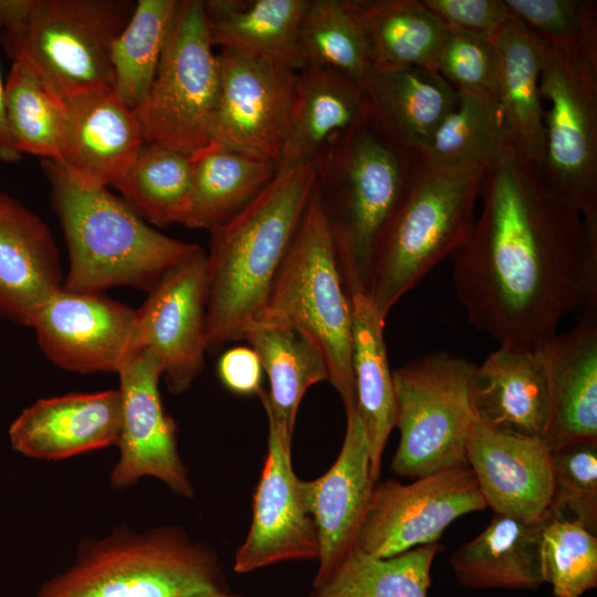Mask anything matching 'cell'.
Masks as SVG:
<instances>
[{
    "instance_id": "obj_43",
    "label": "cell",
    "mask_w": 597,
    "mask_h": 597,
    "mask_svg": "<svg viewBox=\"0 0 597 597\" xmlns=\"http://www.w3.org/2000/svg\"><path fill=\"white\" fill-rule=\"evenodd\" d=\"M437 71L457 91L496 101V57L491 39L447 29Z\"/></svg>"
},
{
    "instance_id": "obj_1",
    "label": "cell",
    "mask_w": 597,
    "mask_h": 597,
    "mask_svg": "<svg viewBox=\"0 0 597 597\" xmlns=\"http://www.w3.org/2000/svg\"><path fill=\"white\" fill-rule=\"evenodd\" d=\"M480 198L479 218L450 256L458 300L499 347L543 346L578 306L597 218L584 219L510 140L486 166Z\"/></svg>"
},
{
    "instance_id": "obj_21",
    "label": "cell",
    "mask_w": 597,
    "mask_h": 597,
    "mask_svg": "<svg viewBox=\"0 0 597 597\" xmlns=\"http://www.w3.org/2000/svg\"><path fill=\"white\" fill-rule=\"evenodd\" d=\"M64 103L66 134L56 163L83 187L114 186L145 145L134 111L112 90L73 96Z\"/></svg>"
},
{
    "instance_id": "obj_22",
    "label": "cell",
    "mask_w": 597,
    "mask_h": 597,
    "mask_svg": "<svg viewBox=\"0 0 597 597\" xmlns=\"http://www.w3.org/2000/svg\"><path fill=\"white\" fill-rule=\"evenodd\" d=\"M119 426L117 388L40 399L21 412L9 433L22 454L61 460L116 444Z\"/></svg>"
},
{
    "instance_id": "obj_8",
    "label": "cell",
    "mask_w": 597,
    "mask_h": 597,
    "mask_svg": "<svg viewBox=\"0 0 597 597\" xmlns=\"http://www.w3.org/2000/svg\"><path fill=\"white\" fill-rule=\"evenodd\" d=\"M214 590H227L214 553L165 527L143 534L118 530L85 544L38 597H195Z\"/></svg>"
},
{
    "instance_id": "obj_4",
    "label": "cell",
    "mask_w": 597,
    "mask_h": 597,
    "mask_svg": "<svg viewBox=\"0 0 597 597\" xmlns=\"http://www.w3.org/2000/svg\"><path fill=\"white\" fill-rule=\"evenodd\" d=\"M420 165L369 121L337 136L323 153L320 185L348 298L367 294L377 241Z\"/></svg>"
},
{
    "instance_id": "obj_44",
    "label": "cell",
    "mask_w": 597,
    "mask_h": 597,
    "mask_svg": "<svg viewBox=\"0 0 597 597\" xmlns=\"http://www.w3.org/2000/svg\"><path fill=\"white\" fill-rule=\"evenodd\" d=\"M450 30L493 40L511 19L504 0H421Z\"/></svg>"
},
{
    "instance_id": "obj_11",
    "label": "cell",
    "mask_w": 597,
    "mask_h": 597,
    "mask_svg": "<svg viewBox=\"0 0 597 597\" xmlns=\"http://www.w3.org/2000/svg\"><path fill=\"white\" fill-rule=\"evenodd\" d=\"M542 44V170L584 219L597 217V63Z\"/></svg>"
},
{
    "instance_id": "obj_9",
    "label": "cell",
    "mask_w": 597,
    "mask_h": 597,
    "mask_svg": "<svg viewBox=\"0 0 597 597\" xmlns=\"http://www.w3.org/2000/svg\"><path fill=\"white\" fill-rule=\"evenodd\" d=\"M474 364L447 353H430L392 373L395 427L400 440L391 462L399 476L418 479L465 465L473 413L469 378Z\"/></svg>"
},
{
    "instance_id": "obj_31",
    "label": "cell",
    "mask_w": 597,
    "mask_h": 597,
    "mask_svg": "<svg viewBox=\"0 0 597 597\" xmlns=\"http://www.w3.org/2000/svg\"><path fill=\"white\" fill-rule=\"evenodd\" d=\"M243 339L256 353L269 378L270 390L258 392L264 409L293 433L305 392L313 385L328 380L323 354L306 335L289 326L255 322Z\"/></svg>"
},
{
    "instance_id": "obj_40",
    "label": "cell",
    "mask_w": 597,
    "mask_h": 597,
    "mask_svg": "<svg viewBox=\"0 0 597 597\" xmlns=\"http://www.w3.org/2000/svg\"><path fill=\"white\" fill-rule=\"evenodd\" d=\"M511 15L553 50L597 63V6L586 0H504Z\"/></svg>"
},
{
    "instance_id": "obj_37",
    "label": "cell",
    "mask_w": 597,
    "mask_h": 597,
    "mask_svg": "<svg viewBox=\"0 0 597 597\" xmlns=\"http://www.w3.org/2000/svg\"><path fill=\"white\" fill-rule=\"evenodd\" d=\"M192 159L158 144H145L114 184L122 198L148 223L184 224L190 205Z\"/></svg>"
},
{
    "instance_id": "obj_29",
    "label": "cell",
    "mask_w": 597,
    "mask_h": 597,
    "mask_svg": "<svg viewBox=\"0 0 597 597\" xmlns=\"http://www.w3.org/2000/svg\"><path fill=\"white\" fill-rule=\"evenodd\" d=\"M308 0H208L203 9L212 46L302 67L297 33Z\"/></svg>"
},
{
    "instance_id": "obj_23",
    "label": "cell",
    "mask_w": 597,
    "mask_h": 597,
    "mask_svg": "<svg viewBox=\"0 0 597 597\" xmlns=\"http://www.w3.org/2000/svg\"><path fill=\"white\" fill-rule=\"evenodd\" d=\"M62 286L50 229L21 201L0 190V317L28 325L35 308Z\"/></svg>"
},
{
    "instance_id": "obj_18",
    "label": "cell",
    "mask_w": 597,
    "mask_h": 597,
    "mask_svg": "<svg viewBox=\"0 0 597 597\" xmlns=\"http://www.w3.org/2000/svg\"><path fill=\"white\" fill-rule=\"evenodd\" d=\"M465 458L493 513L526 521L552 516V451L543 438L501 432L473 418Z\"/></svg>"
},
{
    "instance_id": "obj_2",
    "label": "cell",
    "mask_w": 597,
    "mask_h": 597,
    "mask_svg": "<svg viewBox=\"0 0 597 597\" xmlns=\"http://www.w3.org/2000/svg\"><path fill=\"white\" fill-rule=\"evenodd\" d=\"M323 168V155L280 169L241 210L210 231L206 253L208 350L243 339L256 322Z\"/></svg>"
},
{
    "instance_id": "obj_30",
    "label": "cell",
    "mask_w": 597,
    "mask_h": 597,
    "mask_svg": "<svg viewBox=\"0 0 597 597\" xmlns=\"http://www.w3.org/2000/svg\"><path fill=\"white\" fill-rule=\"evenodd\" d=\"M349 301L355 410L366 433L376 481L380 473L383 452L396 421L392 373L384 338L385 318L367 294H354Z\"/></svg>"
},
{
    "instance_id": "obj_17",
    "label": "cell",
    "mask_w": 597,
    "mask_h": 597,
    "mask_svg": "<svg viewBox=\"0 0 597 597\" xmlns=\"http://www.w3.org/2000/svg\"><path fill=\"white\" fill-rule=\"evenodd\" d=\"M137 310L140 352L160 364L170 392L186 391L203 368L208 350L206 252L175 269Z\"/></svg>"
},
{
    "instance_id": "obj_25",
    "label": "cell",
    "mask_w": 597,
    "mask_h": 597,
    "mask_svg": "<svg viewBox=\"0 0 597 597\" xmlns=\"http://www.w3.org/2000/svg\"><path fill=\"white\" fill-rule=\"evenodd\" d=\"M552 404L543 436L551 451L597 441V317H579L551 341Z\"/></svg>"
},
{
    "instance_id": "obj_26",
    "label": "cell",
    "mask_w": 597,
    "mask_h": 597,
    "mask_svg": "<svg viewBox=\"0 0 597 597\" xmlns=\"http://www.w3.org/2000/svg\"><path fill=\"white\" fill-rule=\"evenodd\" d=\"M369 121L391 143L419 156L458 92L436 70L376 72L365 88Z\"/></svg>"
},
{
    "instance_id": "obj_19",
    "label": "cell",
    "mask_w": 597,
    "mask_h": 597,
    "mask_svg": "<svg viewBox=\"0 0 597 597\" xmlns=\"http://www.w3.org/2000/svg\"><path fill=\"white\" fill-rule=\"evenodd\" d=\"M473 418L505 433L543 438L552 404L551 341L514 350L499 347L469 378Z\"/></svg>"
},
{
    "instance_id": "obj_38",
    "label": "cell",
    "mask_w": 597,
    "mask_h": 597,
    "mask_svg": "<svg viewBox=\"0 0 597 597\" xmlns=\"http://www.w3.org/2000/svg\"><path fill=\"white\" fill-rule=\"evenodd\" d=\"M8 133L14 149L44 160L59 161L67 113L64 100L29 72L12 64L3 92Z\"/></svg>"
},
{
    "instance_id": "obj_24",
    "label": "cell",
    "mask_w": 597,
    "mask_h": 597,
    "mask_svg": "<svg viewBox=\"0 0 597 597\" xmlns=\"http://www.w3.org/2000/svg\"><path fill=\"white\" fill-rule=\"evenodd\" d=\"M369 118L365 90L347 75L320 66L296 72L277 170L312 161L337 136Z\"/></svg>"
},
{
    "instance_id": "obj_6",
    "label": "cell",
    "mask_w": 597,
    "mask_h": 597,
    "mask_svg": "<svg viewBox=\"0 0 597 597\" xmlns=\"http://www.w3.org/2000/svg\"><path fill=\"white\" fill-rule=\"evenodd\" d=\"M130 0H0V41L12 61L62 100L113 91L111 52Z\"/></svg>"
},
{
    "instance_id": "obj_20",
    "label": "cell",
    "mask_w": 597,
    "mask_h": 597,
    "mask_svg": "<svg viewBox=\"0 0 597 597\" xmlns=\"http://www.w3.org/2000/svg\"><path fill=\"white\" fill-rule=\"evenodd\" d=\"M374 485L366 433L353 410L346 413L345 437L335 462L320 478L302 480L320 538L313 586L322 584L355 546Z\"/></svg>"
},
{
    "instance_id": "obj_13",
    "label": "cell",
    "mask_w": 597,
    "mask_h": 597,
    "mask_svg": "<svg viewBox=\"0 0 597 597\" xmlns=\"http://www.w3.org/2000/svg\"><path fill=\"white\" fill-rule=\"evenodd\" d=\"M210 144L279 163L297 69L221 50Z\"/></svg>"
},
{
    "instance_id": "obj_41",
    "label": "cell",
    "mask_w": 597,
    "mask_h": 597,
    "mask_svg": "<svg viewBox=\"0 0 597 597\" xmlns=\"http://www.w3.org/2000/svg\"><path fill=\"white\" fill-rule=\"evenodd\" d=\"M541 563L555 597H582L597 586V536L552 517L542 534Z\"/></svg>"
},
{
    "instance_id": "obj_36",
    "label": "cell",
    "mask_w": 597,
    "mask_h": 597,
    "mask_svg": "<svg viewBox=\"0 0 597 597\" xmlns=\"http://www.w3.org/2000/svg\"><path fill=\"white\" fill-rule=\"evenodd\" d=\"M179 2L138 0L127 24L114 40L113 92L133 111L153 84Z\"/></svg>"
},
{
    "instance_id": "obj_3",
    "label": "cell",
    "mask_w": 597,
    "mask_h": 597,
    "mask_svg": "<svg viewBox=\"0 0 597 597\" xmlns=\"http://www.w3.org/2000/svg\"><path fill=\"white\" fill-rule=\"evenodd\" d=\"M43 170L69 250L66 291L130 286L149 292L203 250L157 231L107 188L81 186L56 161L43 160Z\"/></svg>"
},
{
    "instance_id": "obj_32",
    "label": "cell",
    "mask_w": 597,
    "mask_h": 597,
    "mask_svg": "<svg viewBox=\"0 0 597 597\" xmlns=\"http://www.w3.org/2000/svg\"><path fill=\"white\" fill-rule=\"evenodd\" d=\"M192 186L185 226L211 230L250 202L276 175L277 164L214 144L191 157Z\"/></svg>"
},
{
    "instance_id": "obj_15",
    "label": "cell",
    "mask_w": 597,
    "mask_h": 597,
    "mask_svg": "<svg viewBox=\"0 0 597 597\" xmlns=\"http://www.w3.org/2000/svg\"><path fill=\"white\" fill-rule=\"evenodd\" d=\"M268 454L253 496L250 531L233 569L250 573L287 561H317L320 538L292 465V432L270 410Z\"/></svg>"
},
{
    "instance_id": "obj_27",
    "label": "cell",
    "mask_w": 597,
    "mask_h": 597,
    "mask_svg": "<svg viewBox=\"0 0 597 597\" xmlns=\"http://www.w3.org/2000/svg\"><path fill=\"white\" fill-rule=\"evenodd\" d=\"M551 519L526 521L493 513L484 531L452 554L458 584L473 589H537L544 584L542 534Z\"/></svg>"
},
{
    "instance_id": "obj_33",
    "label": "cell",
    "mask_w": 597,
    "mask_h": 597,
    "mask_svg": "<svg viewBox=\"0 0 597 597\" xmlns=\"http://www.w3.org/2000/svg\"><path fill=\"white\" fill-rule=\"evenodd\" d=\"M376 72L437 71L447 28L421 0H358Z\"/></svg>"
},
{
    "instance_id": "obj_12",
    "label": "cell",
    "mask_w": 597,
    "mask_h": 597,
    "mask_svg": "<svg viewBox=\"0 0 597 597\" xmlns=\"http://www.w3.org/2000/svg\"><path fill=\"white\" fill-rule=\"evenodd\" d=\"M486 506L465 465L442 469L409 484L374 485L355 547L381 558L434 544L458 517Z\"/></svg>"
},
{
    "instance_id": "obj_35",
    "label": "cell",
    "mask_w": 597,
    "mask_h": 597,
    "mask_svg": "<svg viewBox=\"0 0 597 597\" xmlns=\"http://www.w3.org/2000/svg\"><path fill=\"white\" fill-rule=\"evenodd\" d=\"M438 543L387 558L353 547L310 597H428Z\"/></svg>"
},
{
    "instance_id": "obj_10",
    "label": "cell",
    "mask_w": 597,
    "mask_h": 597,
    "mask_svg": "<svg viewBox=\"0 0 597 597\" xmlns=\"http://www.w3.org/2000/svg\"><path fill=\"white\" fill-rule=\"evenodd\" d=\"M218 82L203 1L181 0L153 84L134 109L145 144L190 157L208 147Z\"/></svg>"
},
{
    "instance_id": "obj_7",
    "label": "cell",
    "mask_w": 597,
    "mask_h": 597,
    "mask_svg": "<svg viewBox=\"0 0 597 597\" xmlns=\"http://www.w3.org/2000/svg\"><path fill=\"white\" fill-rule=\"evenodd\" d=\"M256 322L293 327L306 335L323 354L328 380L345 412L356 409L350 301L318 185Z\"/></svg>"
},
{
    "instance_id": "obj_39",
    "label": "cell",
    "mask_w": 597,
    "mask_h": 597,
    "mask_svg": "<svg viewBox=\"0 0 597 597\" xmlns=\"http://www.w3.org/2000/svg\"><path fill=\"white\" fill-rule=\"evenodd\" d=\"M506 140L496 101L458 92L457 104L434 129L419 159L431 166H488Z\"/></svg>"
},
{
    "instance_id": "obj_42",
    "label": "cell",
    "mask_w": 597,
    "mask_h": 597,
    "mask_svg": "<svg viewBox=\"0 0 597 597\" xmlns=\"http://www.w3.org/2000/svg\"><path fill=\"white\" fill-rule=\"evenodd\" d=\"M553 519L597 531V441L576 442L552 451Z\"/></svg>"
},
{
    "instance_id": "obj_46",
    "label": "cell",
    "mask_w": 597,
    "mask_h": 597,
    "mask_svg": "<svg viewBox=\"0 0 597 597\" xmlns=\"http://www.w3.org/2000/svg\"><path fill=\"white\" fill-rule=\"evenodd\" d=\"M2 28V21L0 17V32ZM4 83L0 73V161L14 164L21 160L22 156L14 149L7 127L4 102H3Z\"/></svg>"
},
{
    "instance_id": "obj_45",
    "label": "cell",
    "mask_w": 597,
    "mask_h": 597,
    "mask_svg": "<svg viewBox=\"0 0 597 597\" xmlns=\"http://www.w3.org/2000/svg\"><path fill=\"white\" fill-rule=\"evenodd\" d=\"M262 366L251 347L238 346L224 352L218 363L223 385L239 395L258 394L261 388Z\"/></svg>"
},
{
    "instance_id": "obj_14",
    "label": "cell",
    "mask_w": 597,
    "mask_h": 597,
    "mask_svg": "<svg viewBox=\"0 0 597 597\" xmlns=\"http://www.w3.org/2000/svg\"><path fill=\"white\" fill-rule=\"evenodd\" d=\"M28 326L50 362L73 373H116L140 353L137 310L102 293L63 289L46 298Z\"/></svg>"
},
{
    "instance_id": "obj_5",
    "label": "cell",
    "mask_w": 597,
    "mask_h": 597,
    "mask_svg": "<svg viewBox=\"0 0 597 597\" xmlns=\"http://www.w3.org/2000/svg\"><path fill=\"white\" fill-rule=\"evenodd\" d=\"M485 170L482 164L431 166L420 161L373 255L367 295L383 318L465 242Z\"/></svg>"
},
{
    "instance_id": "obj_47",
    "label": "cell",
    "mask_w": 597,
    "mask_h": 597,
    "mask_svg": "<svg viewBox=\"0 0 597 597\" xmlns=\"http://www.w3.org/2000/svg\"><path fill=\"white\" fill-rule=\"evenodd\" d=\"M195 597H239V596L231 595L227 590H214V591L202 593Z\"/></svg>"
},
{
    "instance_id": "obj_34",
    "label": "cell",
    "mask_w": 597,
    "mask_h": 597,
    "mask_svg": "<svg viewBox=\"0 0 597 597\" xmlns=\"http://www.w3.org/2000/svg\"><path fill=\"white\" fill-rule=\"evenodd\" d=\"M297 51L302 66L335 70L364 90L374 74L357 1L308 0L298 27Z\"/></svg>"
},
{
    "instance_id": "obj_28",
    "label": "cell",
    "mask_w": 597,
    "mask_h": 597,
    "mask_svg": "<svg viewBox=\"0 0 597 597\" xmlns=\"http://www.w3.org/2000/svg\"><path fill=\"white\" fill-rule=\"evenodd\" d=\"M496 57V103L505 136L542 167L544 107L540 90L542 44L512 15L492 40Z\"/></svg>"
},
{
    "instance_id": "obj_16",
    "label": "cell",
    "mask_w": 597,
    "mask_h": 597,
    "mask_svg": "<svg viewBox=\"0 0 597 597\" xmlns=\"http://www.w3.org/2000/svg\"><path fill=\"white\" fill-rule=\"evenodd\" d=\"M121 426L116 444L118 461L111 481L128 486L143 476L163 481L177 494L191 498V482L177 448L175 421L165 412L159 380V362L142 350L118 373Z\"/></svg>"
}]
</instances>
